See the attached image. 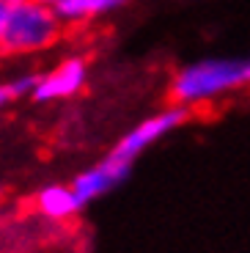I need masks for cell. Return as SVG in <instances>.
Wrapping results in <instances>:
<instances>
[{"instance_id":"6da1fadb","label":"cell","mask_w":250,"mask_h":253,"mask_svg":"<svg viewBox=\"0 0 250 253\" xmlns=\"http://www.w3.org/2000/svg\"><path fill=\"white\" fill-rule=\"evenodd\" d=\"M245 85H250L248 58H204L176 72L170 83V96L181 108H195Z\"/></svg>"},{"instance_id":"7a4b0ae2","label":"cell","mask_w":250,"mask_h":253,"mask_svg":"<svg viewBox=\"0 0 250 253\" xmlns=\"http://www.w3.org/2000/svg\"><path fill=\"white\" fill-rule=\"evenodd\" d=\"M63 22L42 0H17L0 8V55L42 52L58 42Z\"/></svg>"},{"instance_id":"3957f363","label":"cell","mask_w":250,"mask_h":253,"mask_svg":"<svg viewBox=\"0 0 250 253\" xmlns=\"http://www.w3.org/2000/svg\"><path fill=\"white\" fill-rule=\"evenodd\" d=\"M184 119H187V108H181V105L160 110V113L149 116V119H143L140 124L132 126L129 132L110 149V154L124 160V163H129V165H135V160H138L146 149H151L154 143L168 138L173 129H179V126L184 124Z\"/></svg>"},{"instance_id":"277c9868","label":"cell","mask_w":250,"mask_h":253,"mask_svg":"<svg viewBox=\"0 0 250 253\" xmlns=\"http://www.w3.org/2000/svg\"><path fill=\"white\" fill-rule=\"evenodd\" d=\"M129 171H132L129 163L107 154V157L99 160L96 165H91V168L77 173V176L72 179V187H75L77 198L83 201V207H88V204H94L96 198H102V196H107L110 190H116L121 182H126Z\"/></svg>"},{"instance_id":"5b68a950","label":"cell","mask_w":250,"mask_h":253,"mask_svg":"<svg viewBox=\"0 0 250 253\" xmlns=\"http://www.w3.org/2000/svg\"><path fill=\"white\" fill-rule=\"evenodd\" d=\"M88 80V66L83 58H66L50 72L39 75L36 88H33V99L36 102H58L69 99V96L80 94L83 85Z\"/></svg>"},{"instance_id":"8992f818","label":"cell","mask_w":250,"mask_h":253,"mask_svg":"<svg viewBox=\"0 0 250 253\" xmlns=\"http://www.w3.org/2000/svg\"><path fill=\"white\" fill-rule=\"evenodd\" d=\"M33 204L39 215L47 220H72L83 209V201L77 198L72 184H47L33 196Z\"/></svg>"},{"instance_id":"52a82bcc","label":"cell","mask_w":250,"mask_h":253,"mask_svg":"<svg viewBox=\"0 0 250 253\" xmlns=\"http://www.w3.org/2000/svg\"><path fill=\"white\" fill-rule=\"evenodd\" d=\"M124 3L126 0H50L47 6L58 14L63 25H77V22L105 17V14L121 8Z\"/></svg>"},{"instance_id":"ba28073f","label":"cell","mask_w":250,"mask_h":253,"mask_svg":"<svg viewBox=\"0 0 250 253\" xmlns=\"http://www.w3.org/2000/svg\"><path fill=\"white\" fill-rule=\"evenodd\" d=\"M11 99H17V96H14V91H11V85H8V83H0V110L6 108Z\"/></svg>"},{"instance_id":"9c48e42d","label":"cell","mask_w":250,"mask_h":253,"mask_svg":"<svg viewBox=\"0 0 250 253\" xmlns=\"http://www.w3.org/2000/svg\"><path fill=\"white\" fill-rule=\"evenodd\" d=\"M11 3H17V0H0V8H6V6H11Z\"/></svg>"},{"instance_id":"30bf717a","label":"cell","mask_w":250,"mask_h":253,"mask_svg":"<svg viewBox=\"0 0 250 253\" xmlns=\"http://www.w3.org/2000/svg\"><path fill=\"white\" fill-rule=\"evenodd\" d=\"M42 3H50V0H42Z\"/></svg>"},{"instance_id":"8fae6325","label":"cell","mask_w":250,"mask_h":253,"mask_svg":"<svg viewBox=\"0 0 250 253\" xmlns=\"http://www.w3.org/2000/svg\"><path fill=\"white\" fill-rule=\"evenodd\" d=\"M248 61H250V58H248Z\"/></svg>"}]
</instances>
